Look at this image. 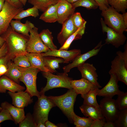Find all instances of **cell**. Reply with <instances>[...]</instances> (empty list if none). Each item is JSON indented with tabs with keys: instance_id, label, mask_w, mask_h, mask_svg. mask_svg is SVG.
<instances>
[{
	"instance_id": "28",
	"label": "cell",
	"mask_w": 127,
	"mask_h": 127,
	"mask_svg": "<svg viewBox=\"0 0 127 127\" xmlns=\"http://www.w3.org/2000/svg\"><path fill=\"white\" fill-rule=\"evenodd\" d=\"M40 38L44 45L50 50L57 49L53 42L52 32L48 29H44L39 33Z\"/></svg>"
},
{
	"instance_id": "32",
	"label": "cell",
	"mask_w": 127,
	"mask_h": 127,
	"mask_svg": "<svg viewBox=\"0 0 127 127\" xmlns=\"http://www.w3.org/2000/svg\"><path fill=\"white\" fill-rule=\"evenodd\" d=\"M73 123L76 127H91L94 120L88 117H81L73 112L72 113Z\"/></svg>"
},
{
	"instance_id": "51",
	"label": "cell",
	"mask_w": 127,
	"mask_h": 127,
	"mask_svg": "<svg viewBox=\"0 0 127 127\" xmlns=\"http://www.w3.org/2000/svg\"><path fill=\"white\" fill-rule=\"evenodd\" d=\"M5 2V0H0V12L3 9Z\"/></svg>"
},
{
	"instance_id": "13",
	"label": "cell",
	"mask_w": 127,
	"mask_h": 127,
	"mask_svg": "<svg viewBox=\"0 0 127 127\" xmlns=\"http://www.w3.org/2000/svg\"><path fill=\"white\" fill-rule=\"evenodd\" d=\"M110 79L107 84L102 88L99 89L97 95L112 98L115 95H118L124 92L120 90L118 85L119 80L114 74H110Z\"/></svg>"
},
{
	"instance_id": "39",
	"label": "cell",
	"mask_w": 127,
	"mask_h": 127,
	"mask_svg": "<svg viewBox=\"0 0 127 127\" xmlns=\"http://www.w3.org/2000/svg\"><path fill=\"white\" fill-rule=\"evenodd\" d=\"M20 127H37V124L33 116L28 113L24 119L19 123Z\"/></svg>"
},
{
	"instance_id": "52",
	"label": "cell",
	"mask_w": 127,
	"mask_h": 127,
	"mask_svg": "<svg viewBox=\"0 0 127 127\" xmlns=\"http://www.w3.org/2000/svg\"><path fill=\"white\" fill-rule=\"evenodd\" d=\"M5 42L4 39L0 36V48L2 47Z\"/></svg>"
},
{
	"instance_id": "40",
	"label": "cell",
	"mask_w": 127,
	"mask_h": 127,
	"mask_svg": "<svg viewBox=\"0 0 127 127\" xmlns=\"http://www.w3.org/2000/svg\"><path fill=\"white\" fill-rule=\"evenodd\" d=\"M72 20L74 25L77 29L81 28L87 22L82 17L80 13L78 12L74 13Z\"/></svg>"
},
{
	"instance_id": "7",
	"label": "cell",
	"mask_w": 127,
	"mask_h": 127,
	"mask_svg": "<svg viewBox=\"0 0 127 127\" xmlns=\"http://www.w3.org/2000/svg\"><path fill=\"white\" fill-rule=\"evenodd\" d=\"M23 8H17L5 1L2 10L0 12V36L5 33L10 26L11 21Z\"/></svg>"
},
{
	"instance_id": "25",
	"label": "cell",
	"mask_w": 127,
	"mask_h": 127,
	"mask_svg": "<svg viewBox=\"0 0 127 127\" xmlns=\"http://www.w3.org/2000/svg\"><path fill=\"white\" fill-rule=\"evenodd\" d=\"M79 108L85 116L88 117L93 120L105 118L100 110L93 106L83 104Z\"/></svg>"
},
{
	"instance_id": "36",
	"label": "cell",
	"mask_w": 127,
	"mask_h": 127,
	"mask_svg": "<svg viewBox=\"0 0 127 127\" xmlns=\"http://www.w3.org/2000/svg\"><path fill=\"white\" fill-rule=\"evenodd\" d=\"M115 127H127V108L119 110L117 118L114 121Z\"/></svg>"
},
{
	"instance_id": "17",
	"label": "cell",
	"mask_w": 127,
	"mask_h": 127,
	"mask_svg": "<svg viewBox=\"0 0 127 127\" xmlns=\"http://www.w3.org/2000/svg\"><path fill=\"white\" fill-rule=\"evenodd\" d=\"M72 15L63 23L61 30L57 35V39L61 46L64 44L67 38L78 29L73 23Z\"/></svg>"
},
{
	"instance_id": "4",
	"label": "cell",
	"mask_w": 127,
	"mask_h": 127,
	"mask_svg": "<svg viewBox=\"0 0 127 127\" xmlns=\"http://www.w3.org/2000/svg\"><path fill=\"white\" fill-rule=\"evenodd\" d=\"M19 67L21 72L19 81L22 82L26 86V89L25 91L31 97H39L40 95L37 89L36 80L37 74L40 70L31 66L26 68L19 66Z\"/></svg>"
},
{
	"instance_id": "50",
	"label": "cell",
	"mask_w": 127,
	"mask_h": 127,
	"mask_svg": "<svg viewBox=\"0 0 127 127\" xmlns=\"http://www.w3.org/2000/svg\"><path fill=\"white\" fill-rule=\"evenodd\" d=\"M123 15L124 22L125 25L127 27V12H126L123 13Z\"/></svg>"
},
{
	"instance_id": "24",
	"label": "cell",
	"mask_w": 127,
	"mask_h": 127,
	"mask_svg": "<svg viewBox=\"0 0 127 127\" xmlns=\"http://www.w3.org/2000/svg\"><path fill=\"white\" fill-rule=\"evenodd\" d=\"M60 0L56 4L51 5L48 8L43 12L39 19L47 23H52L57 21L58 18L57 11Z\"/></svg>"
},
{
	"instance_id": "10",
	"label": "cell",
	"mask_w": 127,
	"mask_h": 127,
	"mask_svg": "<svg viewBox=\"0 0 127 127\" xmlns=\"http://www.w3.org/2000/svg\"><path fill=\"white\" fill-rule=\"evenodd\" d=\"M102 32L107 33V37L105 40V44H110L118 48L125 43L127 39L125 35L119 34L107 26L104 23L102 18L100 19Z\"/></svg>"
},
{
	"instance_id": "33",
	"label": "cell",
	"mask_w": 127,
	"mask_h": 127,
	"mask_svg": "<svg viewBox=\"0 0 127 127\" xmlns=\"http://www.w3.org/2000/svg\"><path fill=\"white\" fill-rule=\"evenodd\" d=\"M39 15V10L36 7L33 6L26 10H23L20 11L13 18L16 20H20L25 17L32 16L35 18Z\"/></svg>"
},
{
	"instance_id": "6",
	"label": "cell",
	"mask_w": 127,
	"mask_h": 127,
	"mask_svg": "<svg viewBox=\"0 0 127 127\" xmlns=\"http://www.w3.org/2000/svg\"><path fill=\"white\" fill-rule=\"evenodd\" d=\"M34 106L33 116L36 124L39 123L45 124L48 120L49 112L56 106L44 94L40 95Z\"/></svg>"
},
{
	"instance_id": "5",
	"label": "cell",
	"mask_w": 127,
	"mask_h": 127,
	"mask_svg": "<svg viewBox=\"0 0 127 127\" xmlns=\"http://www.w3.org/2000/svg\"><path fill=\"white\" fill-rule=\"evenodd\" d=\"M102 16L104 18V22L108 27L112 28L119 34L127 31V27L123 21V14L117 12L110 6L107 9L102 11Z\"/></svg>"
},
{
	"instance_id": "18",
	"label": "cell",
	"mask_w": 127,
	"mask_h": 127,
	"mask_svg": "<svg viewBox=\"0 0 127 127\" xmlns=\"http://www.w3.org/2000/svg\"><path fill=\"white\" fill-rule=\"evenodd\" d=\"M70 82L72 88L77 95L81 94L82 98L91 90L98 87L87 80L83 78L79 80L72 79L70 81Z\"/></svg>"
},
{
	"instance_id": "49",
	"label": "cell",
	"mask_w": 127,
	"mask_h": 127,
	"mask_svg": "<svg viewBox=\"0 0 127 127\" xmlns=\"http://www.w3.org/2000/svg\"><path fill=\"white\" fill-rule=\"evenodd\" d=\"M45 125L46 127H57V126L51 123L48 120L46 121L45 123Z\"/></svg>"
},
{
	"instance_id": "26",
	"label": "cell",
	"mask_w": 127,
	"mask_h": 127,
	"mask_svg": "<svg viewBox=\"0 0 127 127\" xmlns=\"http://www.w3.org/2000/svg\"><path fill=\"white\" fill-rule=\"evenodd\" d=\"M43 57L45 66L52 73L56 72V69L59 68L60 63L64 62V59L60 57L51 56Z\"/></svg>"
},
{
	"instance_id": "31",
	"label": "cell",
	"mask_w": 127,
	"mask_h": 127,
	"mask_svg": "<svg viewBox=\"0 0 127 127\" xmlns=\"http://www.w3.org/2000/svg\"><path fill=\"white\" fill-rule=\"evenodd\" d=\"M60 0H27L28 2L39 10L44 12L50 6L57 3Z\"/></svg>"
},
{
	"instance_id": "53",
	"label": "cell",
	"mask_w": 127,
	"mask_h": 127,
	"mask_svg": "<svg viewBox=\"0 0 127 127\" xmlns=\"http://www.w3.org/2000/svg\"><path fill=\"white\" fill-rule=\"evenodd\" d=\"M37 127H45V124L41 123H39L37 124Z\"/></svg>"
},
{
	"instance_id": "1",
	"label": "cell",
	"mask_w": 127,
	"mask_h": 127,
	"mask_svg": "<svg viewBox=\"0 0 127 127\" xmlns=\"http://www.w3.org/2000/svg\"><path fill=\"white\" fill-rule=\"evenodd\" d=\"M4 39L7 47V55L9 60L16 56L25 55L26 44L28 37L19 33L13 30L10 26L1 36Z\"/></svg>"
},
{
	"instance_id": "45",
	"label": "cell",
	"mask_w": 127,
	"mask_h": 127,
	"mask_svg": "<svg viewBox=\"0 0 127 127\" xmlns=\"http://www.w3.org/2000/svg\"><path fill=\"white\" fill-rule=\"evenodd\" d=\"M105 118L94 120L91 127H103L105 122Z\"/></svg>"
},
{
	"instance_id": "14",
	"label": "cell",
	"mask_w": 127,
	"mask_h": 127,
	"mask_svg": "<svg viewBox=\"0 0 127 127\" xmlns=\"http://www.w3.org/2000/svg\"><path fill=\"white\" fill-rule=\"evenodd\" d=\"M77 67L81 73L82 78L87 80L99 88L101 87L97 81L98 76L96 69L92 64L84 63Z\"/></svg>"
},
{
	"instance_id": "43",
	"label": "cell",
	"mask_w": 127,
	"mask_h": 127,
	"mask_svg": "<svg viewBox=\"0 0 127 127\" xmlns=\"http://www.w3.org/2000/svg\"><path fill=\"white\" fill-rule=\"evenodd\" d=\"M98 4L99 9L102 11L107 9L110 6L107 0H95Z\"/></svg>"
},
{
	"instance_id": "44",
	"label": "cell",
	"mask_w": 127,
	"mask_h": 127,
	"mask_svg": "<svg viewBox=\"0 0 127 127\" xmlns=\"http://www.w3.org/2000/svg\"><path fill=\"white\" fill-rule=\"evenodd\" d=\"M124 51L122 52L120 51L117 52L116 54L120 58L122 59L127 65V43L124 47Z\"/></svg>"
},
{
	"instance_id": "47",
	"label": "cell",
	"mask_w": 127,
	"mask_h": 127,
	"mask_svg": "<svg viewBox=\"0 0 127 127\" xmlns=\"http://www.w3.org/2000/svg\"><path fill=\"white\" fill-rule=\"evenodd\" d=\"M7 52V46L5 42L2 47L0 48V58L6 55Z\"/></svg>"
},
{
	"instance_id": "30",
	"label": "cell",
	"mask_w": 127,
	"mask_h": 127,
	"mask_svg": "<svg viewBox=\"0 0 127 127\" xmlns=\"http://www.w3.org/2000/svg\"><path fill=\"white\" fill-rule=\"evenodd\" d=\"M99 89L97 87L91 90L84 95L82 98L84 99L83 104L93 106L100 110L96 99L97 92Z\"/></svg>"
},
{
	"instance_id": "37",
	"label": "cell",
	"mask_w": 127,
	"mask_h": 127,
	"mask_svg": "<svg viewBox=\"0 0 127 127\" xmlns=\"http://www.w3.org/2000/svg\"><path fill=\"white\" fill-rule=\"evenodd\" d=\"M13 62L17 66L23 67L31 66V64L25 55L21 54L16 56L13 59Z\"/></svg>"
},
{
	"instance_id": "46",
	"label": "cell",
	"mask_w": 127,
	"mask_h": 127,
	"mask_svg": "<svg viewBox=\"0 0 127 127\" xmlns=\"http://www.w3.org/2000/svg\"><path fill=\"white\" fill-rule=\"evenodd\" d=\"M11 5L18 8H23V4L19 0H5Z\"/></svg>"
},
{
	"instance_id": "16",
	"label": "cell",
	"mask_w": 127,
	"mask_h": 127,
	"mask_svg": "<svg viewBox=\"0 0 127 127\" xmlns=\"http://www.w3.org/2000/svg\"><path fill=\"white\" fill-rule=\"evenodd\" d=\"M8 93L12 98V104L18 108L24 109L33 102L32 97L25 91L16 93L9 91Z\"/></svg>"
},
{
	"instance_id": "19",
	"label": "cell",
	"mask_w": 127,
	"mask_h": 127,
	"mask_svg": "<svg viewBox=\"0 0 127 127\" xmlns=\"http://www.w3.org/2000/svg\"><path fill=\"white\" fill-rule=\"evenodd\" d=\"M71 4L64 0H61L57 8V22L62 24L70 16L72 15L75 11Z\"/></svg>"
},
{
	"instance_id": "56",
	"label": "cell",
	"mask_w": 127,
	"mask_h": 127,
	"mask_svg": "<svg viewBox=\"0 0 127 127\" xmlns=\"http://www.w3.org/2000/svg\"><path fill=\"white\" fill-rule=\"evenodd\" d=\"M2 109V108L0 107V111Z\"/></svg>"
},
{
	"instance_id": "15",
	"label": "cell",
	"mask_w": 127,
	"mask_h": 127,
	"mask_svg": "<svg viewBox=\"0 0 127 127\" xmlns=\"http://www.w3.org/2000/svg\"><path fill=\"white\" fill-rule=\"evenodd\" d=\"M81 50L79 49H74L68 51L64 49H56L50 50L47 52L41 53L43 56H54L63 59L64 63H68L72 61L75 58L81 54Z\"/></svg>"
},
{
	"instance_id": "20",
	"label": "cell",
	"mask_w": 127,
	"mask_h": 127,
	"mask_svg": "<svg viewBox=\"0 0 127 127\" xmlns=\"http://www.w3.org/2000/svg\"><path fill=\"white\" fill-rule=\"evenodd\" d=\"M24 87L20 85L5 75L0 77V92L5 93L6 90L16 92L23 91Z\"/></svg>"
},
{
	"instance_id": "9",
	"label": "cell",
	"mask_w": 127,
	"mask_h": 127,
	"mask_svg": "<svg viewBox=\"0 0 127 127\" xmlns=\"http://www.w3.org/2000/svg\"><path fill=\"white\" fill-rule=\"evenodd\" d=\"M99 106L106 122H114L119 111L115 100L112 98L104 97L100 100Z\"/></svg>"
},
{
	"instance_id": "27",
	"label": "cell",
	"mask_w": 127,
	"mask_h": 127,
	"mask_svg": "<svg viewBox=\"0 0 127 127\" xmlns=\"http://www.w3.org/2000/svg\"><path fill=\"white\" fill-rule=\"evenodd\" d=\"M8 70L5 74L6 76L16 83L19 84V79L21 72L19 66L13 62L9 60L7 63Z\"/></svg>"
},
{
	"instance_id": "12",
	"label": "cell",
	"mask_w": 127,
	"mask_h": 127,
	"mask_svg": "<svg viewBox=\"0 0 127 127\" xmlns=\"http://www.w3.org/2000/svg\"><path fill=\"white\" fill-rule=\"evenodd\" d=\"M104 45L102 44L101 41L93 49L83 54H80L76 57L72 62L64 67L63 69L64 72L67 73L72 68L77 67L85 63V61L91 57L97 55Z\"/></svg>"
},
{
	"instance_id": "29",
	"label": "cell",
	"mask_w": 127,
	"mask_h": 127,
	"mask_svg": "<svg viewBox=\"0 0 127 127\" xmlns=\"http://www.w3.org/2000/svg\"><path fill=\"white\" fill-rule=\"evenodd\" d=\"M86 23L87 22H85L81 28L78 29L74 33L70 36L59 49L67 50L73 41L80 39L84 33Z\"/></svg>"
},
{
	"instance_id": "21",
	"label": "cell",
	"mask_w": 127,
	"mask_h": 127,
	"mask_svg": "<svg viewBox=\"0 0 127 127\" xmlns=\"http://www.w3.org/2000/svg\"><path fill=\"white\" fill-rule=\"evenodd\" d=\"M1 107L8 111L16 124H19L25 117L24 109L16 107L7 102L2 103Z\"/></svg>"
},
{
	"instance_id": "42",
	"label": "cell",
	"mask_w": 127,
	"mask_h": 127,
	"mask_svg": "<svg viewBox=\"0 0 127 127\" xmlns=\"http://www.w3.org/2000/svg\"><path fill=\"white\" fill-rule=\"evenodd\" d=\"M8 120L13 121L8 111L5 109L2 108L0 112V123L4 121Z\"/></svg>"
},
{
	"instance_id": "34",
	"label": "cell",
	"mask_w": 127,
	"mask_h": 127,
	"mask_svg": "<svg viewBox=\"0 0 127 127\" xmlns=\"http://www.w3.org/2000/svg\"><path fill=\"white\" fill-rule=\"evenodd\" d=\"M109 4L117 12L123 14L126 12L127 8V0H107Z\"/></svg>"
},
{
	"instance_id": "55",
	"label": "cell",
	"mask_w": 127,
	"mask_h": 127,
	"mask_svg": "<svg viewBox=\"0 0 127 127\" xmlns=\"http://www.w3.org/2000/svg\"><path fill=\"white\" fill-rule=\"evenodd\" d=\"M65 0L68 2L71 3L72 4L75 2L79 0Z\"/></svg>"
},
{
	"instance_id": "41",
	"label": "cell",
	"mask_w": 127,
	"mask_h": 127,
	"mask_svg": "<svg viewBox=\"0 0 127 127\" xmlns=\"http://www.w3.org/2000/svg\"><path fill=\"white\" fill-rule=\"evenodd\" d=\"M9 60L7 55L0 58V77L5 75L7 72V63Z\"/></svg>"
},
{
	"instance_id": "3",
	"label": "cell",
	"mask_w": 127,
	"mask_h": 127,
	"mask_svg": "<svg viewBox=\"0 0 127 127\" xmlns=\"http://www.w3.org/2000/svg\"><path fill=\"white\" fill-rule=\"evenodd\" d=\"M43 75L46 78L47 82L45 87L41 89L40 95L44 94L49 90L56 88L72 89L70 81L72 79L68 76L67 73H58L56 75L48 72H43Z\"/></svg>"
},
{
	"instance_id": "11",
	"label": "cell",
	"mask_w": 127,
	"mask_h": 127,
	"mask_svg": "<svg viewBox=\"0 0 127 127\" xmlns=\"http://www.w3.org/2000/svg\"><path fill=\"white\" fill-rule=\"evenodd\" d=\"M110 74H115L119 81L127 85V65L124 61L117 55L111 61Z\"/></svg>"
},
{
	"instance_id": "22",
	"label": "cell",
	"mask_w": 127,
	"mask_h": 127,
	"mask_svg": "<svg viewBox=\"0 0 127 127\" xmlns=\"http://www.w3.org/2000/svg\"><path fill=\"white\" fill-rule=\"evenodd\" d=\"M10 26L16 32L28 37L30 30L34 27V25L30 21L27 20L24 24L22 23L20 20H12Z\"/></svg>"
},
{
	"instance_id": "23",
	"label": "cell",
	"mask_w": 127,
	"mask_h": 127,
	"mask_svg": "<svg viewBox=\"0 0 127 127\" xmlns=\"http://www.w3.org/2000/svg\"><path fill=\"white\" fill-rule=\"evenodd\" d=\"M31 65V66L40 70L43 72H50L45 66L43 57L41 53L27 52L25 54Z\"/></svg>"
},
{
	"instance_id": "54",
	"label": "cell",
	"mask_w": 127,
	"mask_h": 127,
	"mask_svg": "<svg viewBox=\"0 0 127 127\" xmlns=\"http://www.w3.org/2000/svg\"><path fill=\"white\" fill-rule=\"evenodd\" d=\"M21 3L23 4V5H25L27 0H19Z\"/></svg>"
},
{
	"instance_id": "48",
	"label": "cell",
	"mask_w": 127,
	"mask_h": 127,
	"mask_svg": "<svg viewBox=\"0 0 127 127\" xmlns=\"http://www.w3.org/2000/svg\"><path fill=\"white\" fill-rule=\"evenodd\" d=\"M115 125L113 122H106L105 123L103 127H115Z\"/></svg>"
},
{
	"instance_id": "2",
	"label": "cell",
	"mask_w": 127,
	"mask_h": 127,
	"mask_svg": "<svg viewBox=\"0 0 127 127\" xmlns=\"http://www.w3.org/2000/svg\"><path fill=\"white\" fill-rule=\"evenodd\" d=\"M77 95L72 88L69 89L65 94L58 96H49V99L58 107L67 117L70 122L73 123L72 115Z\"/></svg>"
},
{
	"instance_id": "35",
	"label": "cell",
	"mask_w": 127,
	"mask_h": 127,
	"mask_svg": "<svg viewBox=\"0 0 127 127\" xmlns=\"http://www.w3.org/2000/svg\"><path fill=\"white\" fill-rule=\"evenodd\" d=\"M71 4L73 7L75 8L78 7H82L89 10L95 9L99 7L95 0H79Z\"/></svg>"
},
{
	"instance_id": "38",
	"label": "cell",
	"mask_w": 127,
	"mask_h": 127,
	"mask_svg": "<svg viewBox=\"0 0 127 127\" xmlns=\"http://www.w3.org/2000/svg\"><path fill=\"white\" fill-rule=\"evenodd\" d=\"M118 95L115 102L119 110L127 108V92H126Z\"/></svg>"
},
{
	"instance_id": "8",
	"label": "cell",
	"mask_w": 127,
	"mask_h": 127,
	"mask_svg": "<svg viewBox=\"0 0 127 127\" xmlns=\"http://www.w3.org/2000/svg\"><path fill=\"white\" fill-rule=\"evenodd\" d=\"M38 30V28L35 26L30 31V34L26 46V50L27 52L45 53L50 50L41 41Z\"/></svg>"
}]
</instances>
